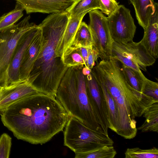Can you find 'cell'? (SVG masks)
I'll list each match as a JSON object with an SVG mask.
<instances>
[{
	"label": "cell",
	"instance_id": "1",
	"mask_svg": "<svg viewBox=\"0 0 158 158\" xmlns=\"http://www.w3.org/2000/svg\"><path fill=\"white\" fill-rule=\"evenodd\" d=\"M17 139L42 144L64 129L69 116L56 97L42 93L12 104L0 114Z\"/></svg>",
	"mask_w": 158,
	"mask_h": 158
},
{
	"label": "cell",
	"instance_id": "2",
	"mask_svg": "<svg viewBox=\"0 0 158 158\" xmlns=\"http://www.w3.org/2000/svg\"><path fill=\"white\" fill-rule=\"evenodd\" d=\"M70 15L67 11L51 14L38 26L43 38L42 49L29 79L40 93L56 98L58 88L69 67L56 55Z\"/></svg>",
	"mask_w": 158,
	"mask_h": 158
},
{
	"label": "cell",
	"instance_id": "3",
	"mask_svg": "<svg viewBox=\"0 0 158 158\" xmlns=\"http://www.w3.org/2000/svg\"><path fill=\"white\" fill-rule=\"evenodd\" d=\"M84 66L68 68L58 88L56 98L70 116L77 118L93 130L104 134L88 95L85 76L82 72Z\"/></svg>",
	"mask_w": 158,
	"mask_h": 158
},
{
	"label": "cell",
	"instance_id": "4",
	"mask_svg": "<svg viewBox=\"0 0 158 158\" xmlns=\"http://www.w3.org/2000/svg\"><path fill=\"white\" fill-rule=\"evenodd\" d=\"M64 136V145L75 153L86 152L114 143L108 135L93 130L72 116H69Z\"/></svg>",
	"mask_w": 158,
	"mask_h": 158
},
{
	"label": "cell",
	"instance_id": "5",
	"mask_svg": "<svg viewBox=\"0 0 158 158\" xmlns=\"http://www.w3.org/2000/svg\"><path fill=\"white\" fill-rule=\"evenodd\" d=\"M31 17H26L22 20L10 28L0 31V85H8V72L10 64L18 42L27 31L37 25L30 23Z\"/></svg>",
	"mask_w": 158,
	"mask_h": 158
},
{
	"label": "cell",
	"instance_id": "6",
	"mask_svg": "<svg viewBox=\"0 0 158 158\" xmlns=\"http://www.w3.org/2000/svg\"><path fill=\"white\" fill-rule=\"evenodd\" d=\"M111 56L137 71H146L156 61L139 42L133 41L124 44L114 41Z\"/></svg>",
	"mask_w": 158,
	"mask_h": 158
},
{
	"label": "cell",
	"instance_id": "7",
	"mask_svg": "<svg viewBox=\"0 0 158 158\" xmlns=\"http://www.w3.org/2000/svg\"><path fill=\"white\" fill-rule=\"evenodd\" d=\"M89 23L88 25L93 41L92 47L102 60L109 58L111 55L114 42L106 17L98 9L89 12Z\"/></svg>",
	"mask_w": 158,
	"mask_h": 158
},
{
	"label": "cell",
	"instance_id": "8",
	"mask_svg": "<svg viewBox=\"0 0 158 158\" xmlns=\"http://www.w3.org/2000/svg\"><path fill=\"white\" fill-rule=\"evenodd\" d=\"M111 36L114 41L124 44L133 41L136 27L130 10L123 5L107 17Z\"/></svg>",
	"mask_w": 158,
	"mask_h": 158
},
{
	"label": "cell",
	"instance_id": "9",
	"mask_svg": "<svg viewBox=\"0 0 158 158\" xmlns=\"http://www.w3.org/2000/svg\"><path fill=\"white\" fill-rule=\"evenodd\" d=\"M85 78L88 95L95 115L104 133L108 135L107 106L103 94L91 72Z\"/></svg>",
	"mask_w": 158,
	"mask_h": 158
},
{
	"label": "cell",
	"instance_id": "10",
	"mask_svg": "<svg viewBox=\"0 0 158 158\" xmlns=\"http://www.w3.org/2000/svg\"><path fill=\"white\" fill-rule=\"evenodd\" d=\"M38 93H40L28 78L3 87L0 92V114L12 104Z\"/></svg>",
	"mask_w": 158,
	"mask_h": 158
},
{
	"label": "cell",
	"instance_id": "11",
	"mask_svg": "<svg viewBox=\"0 0 158 158\" xmlns=\"http://www.w3.org/2000/svg\"><path fill=\"white\" fill-rule=\"evenodd\" d=\"M38 28L39 26L37 25L25 32L19 39L9 68L7 86L20 81V68L24 55Z\"/></svg>",
	"mask_w": 158,
	"mask_h": 158
},
{
	"label": "cell",
	"instance_id": "12",
	"mask_svg": "<svg viewBox=\"0 0 158 158\" xmlns=\"http://www.w3.org/2000/svg\"><path fill=\"white\" fill-rule=\"evenodd\" d=\"M27 14L32 13L52 14L67 11L75 0H15Z\"/></svg>",
	"mask_w": 158,
	"mask_h": 158
},
{
	"label": "cell",
	"instance_id": "13",
	"mask_svg": "<svg viewBox=\"0 0 158 158\" xmlns=\"http://www.w3.org/2000/svg\"><path fill=\"white\" fill-rule=\"evenodd\" d=\"M43 41L42 30L39 26L24 55L20 68V81L25 80L29 77L35 63L42 49Z\"/></svg>",
	"mask_w": 158,
	"mask_h": 158
},
{
	"label": "cell",
	"instance_id": "14",
	"mask_svg": "<svg viewBox=\"0 0 158 158\" xmlns=\"http://www.w3.org/2000/svg\"><path fill=\"white\" fill-rule=\"evenodd\" d=\"M144 33L139 42L148 52L156 60L158 57V4L155 3L154 10L148 23L144 29Z\"/></svg>",
	"mask_w": 158,
	"mask_h": 158
},
{
	"label": "cell",
	"instance_id": "15",
	"mask_svg": "<svg viewBox=\"0 0 158 158\" xmlns=\"http://www.w3.org/2000/svg\"><path fill=\"white\" fill-rule=\"evenodd\" d=\"M91 73L97 81L106 101L108 119V127L116 133L118 123V113L115 101L97 73L92 69Z\"/></svg>",
	"mask_w": 158,
	"mask_h": 158
},
{
	"label": "cell",
	"instance_id": "16",
	"mask_svg": "<svg viewBox=\"0 0 158 158\" xmlns=\"http://www.w3.org/2000/svg\"><path fill=\"white\" fill-rule=\"evenodd\" d=\"M87 13L85 12L73 16L70 15L63 38L56 50L57 56L61 59L64 52L72 42L83 17Z\"/></svg>",
	"mask_w": 158,
	"mask_h": 158
},
{
	"label": "cell",
	"instance_id": "17",
	"mask_svg": "<svg viewBox=\"0 0 158 158\" xmlns=\"http://www.w3.org/2000/svg\"><path fill=\"white\" fill-rule=\"evenodd\" d=\"M154 0H132L135 16L139 24L144 29L155 7Z\"/></svg>",
	"mask_w": 158,
	"mask_h": 158
},
{
	"label": "cell",
	"instance_id": "18",
	"mask_svg": "<svg viewBox=\"0 0 158 158\" xmlns=\"http://www.w3.org/2000/svg\"><path fill=\"white\" fill-rule=\"evenodd\" d=\"M93 45L92 38L89 26L85 22L82 21L72 42L65 51L71 50L80 47L89 48Z\"/></svg>",
	"mask_w": 158,
	"mask_h": 158
},
{
	"label": "cell",
	"instance_id": "19",
	"mask_svg": "<svg viewBox=\"0 0 158 158\" xmlns=\"http://www.w3.org/2000/svg\"><path fill=\"white\" fill-rule=\"evenodd\" d=\"M145 118L143 123L137 129L142 132H158V102H155L147 107L143 115Z\"/></svg>",
	"mask_w": 158,
	"mask_h": 158
},
{
	"label": "cell",
	"instance_id": "20",
	"mask_svg": "<svg viewBox=\"0 0 158 158\" xmlns=\"http://www.w3.org/2000/svg\"><path fill=\"white\" fill-rule=\"evenodd\" d=\"M123 73L130 85L141 96L144 87L146 77L141 71H137L123 64L122 67Z\"/></svg>",
	"mask_w": 158,
	"mask_h": 158
},
{
	"label": "cell",
	"instance_id": "21",
	"mask_svg": "<svg viewBox=\"0 0 158 158\" xmlns=\"http://www.w3.org/2000/svg\"><path fill=\"white\" fill-rule=\"evenodd\" d=\"M24 9L17 3L15 8L0 17V31L6 30L15 24L23 16Z\"/></svg>",
	"mask_w": 158,
	"mask_h": 158
},
{
	"label": "cell",
	"instance_id": "22",
	"mask_svg": "<svg viewBox=\"0 0 158 158\" xmlns=\"http://www.w3.org/2000/svg\"><path fill=\"white\" fill-rule=\"evenodd\" d=\"M117 152L113 146L104 145L85 153H75V158H114Z\"/></svg>",
	"mask_w": 158,
	"mask_h": 158
},
{
	"label": "cell",
	"instance_id": "23",
	"mask_svg": "<svg viewBox=\"0 0 158 158\" xmlns=\"http://www.w3.org/2000/svg\"><path fill=\"white\" fill-rule=\"evenodd\" d=\"M100 9L99 0H75L67 11L70 15L73 16Z\"/></svg>",
	"mask_w": 158,
	"mask_h": 158
},
{
	"label": "cell",
	"instance_id": "24",
	"mask_svg": "<svg viewBox=\"0 0 158 158\" xmlns=\"http://www.w3.org/2000/svg\"><path fill=\"white\" fill-rule=\"evenodd\" d=\"M125 155V158H158V149L155 147L147 149L128 148Z\"/></svg>",
	"mask_w": 158,
	"mask_h": 158
},
{
	"label": "cell",
	"instance_id": "25",
	"mask_svg": "<svg viewBox=\"0 0 158 158\" xmlns=\"http://www.w3.org/2000/svg\"><path fill=\"white\" fill-rule=\"evenodd\" d=\"M62 60L64 65L68 67L84 65V62L82 56L76 48L65 51L64 53Z\"/></svg>",
	"mask_w": 158,
	"mask_h": 158
},
{
	"label": "cell",
	"instance_id": "26",
	"mask_svg": "<svg viewBox=\"0 0 158 158\" xmlns=\"http://www.w3.org/2000/svg\"><path fill=\"white\" fill-rule=\"evenodd\" d=\"M11 138L4 133L0 137V158H8L9 157L11 145Z\"/></svg>",
	"mask_w": 158,
	"mask_h": 158
},
{
	"label": "cell",
	"instance_id": "27",
	"mask_svg": "<svg viewBox=\"0 0 158 158\" xmlns=\"http://www.w3.org/2000/svg\"><path fill=\"white\" fill-rule=\"evenodd\" d=\"M143 94L158 100V83L146 78Z\"/></svg>",
	"mask_w": 158,
	"mask_h": 158
},
{
	"label": "cell",
	"instance_id": "28",
	"mask_svg": "<svg viewBox=\"0 0 158 158\" xmlns=\"http://www.w3.org/2000/svg\"><path fill=\"white\" fill-rule=\"evenodd\" d=\"M101 11L108 16L112 14L118 7L119 3L116 0H99Z\"/></svg>",
	"mask_w": 158,
	"mask_h": 158
},
{
	"label": "cell",
	"instance_id": "29",
	"mask_svg": "<svg viewBox=\"0 0 158 158\" xmlns=\"http://www.w3.org/2000/svg\"><path fill=\"white\" fill-rule=\"evenodd\" d=\"M88 50L87 68L91 71L94 66L95 62L97 61L98 57L97 52L92 47L88 48Z\"/></svg>",
	"mask_w": 158,
	"mask_h": 158
},
{
	"label": "cell",
	"instance_id": "30",
	"mask_svg": "<svg viewBox=\"0 0 158 158\" xmlns=\"http://www.w3.org/2000/svg\"><path fill=\"white\" fill-rule=\"evenodd\" d=\"M84 62L85 66L87 68V61L88 57V48L80 47L77 48Z\"/></svg>",
	"mask_w": 158,
	"mask_h": 158
},
{
	"label": "cell",
	"instance_id": "31",
	"mask_svg": "<svg viewBox=\"0 0 158 158\" xmlns=\"http://www.w3.org/2000/svg\"><path fill=\"white\" fill-rule=\"evenodd\" d=\"M91 70L86 67L85 66H83L82 69L83 74L85 76H86L91 73Z\"/></svg>",
	"mask_w": 158,
	"mask_h": 158
},
{
	"label": "cell",
	"instance_id": "32",
	"mask_svg": "<svg viewBox=\"0 0 158 158\" xmlns=\"http://www.w3.org/2000/svg\"><path fill=\"white\" fill-rule=\"evenodd\" d=\"M3 88V87L0 85V92L1 91Z\"/></svg>",
	"mask_w": 158,
	"mask_h": 158
},
{
	"label": "cell",
	"instance_id": "33",
	"mask_svg": "<svg viewBox=\"0 0 158 158\" xmlns=\"http://www.w3.org/2000/svg\"><path fill=\"white\" fill-rule=\"evenodd\" d=\"M129 1L131 3H132V0H129Z\"/></svg>",
	"mask_w": 158,
	"mask_h": 158
}]
</instances>
